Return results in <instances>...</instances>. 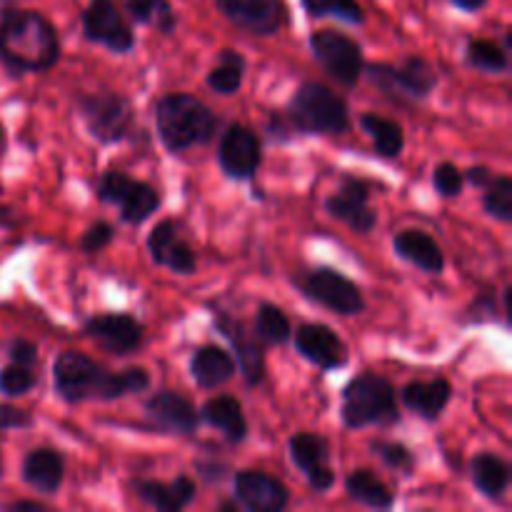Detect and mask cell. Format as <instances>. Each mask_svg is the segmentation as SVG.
<instances>
[{
    "label": "cell",
    "instance_id": "1",
    "mask_svg": "<svg viewBox=\"0 0 512 512\" xmlns=\"http://www.w3.org/2000/svg\"><path fill=\"white\" fill-rule=\"evenodd\" d=\"M58 30L35 10H10L0 20V60L10 75L43 73L58 63Z\"/></svg>",
    "mask_w": 512,
    "mask_h": 512
},
{
    "label": "cell",
    "instance_id": "2",
    "mask_svg": "<svg viewBox=\"0 0 512 512\" xmlns=\"http://www.w3.org/2000/svg\"><path fill=\"white\" fill-rule=\"evenodd\" d=\"M155 125L165 150L183 153L195 145L210 143L218 130V118L195 95L170 93L155 105Z\"/></svg>",
    "mask_w": 512,
    "mask_h": 512
},
{
    "label": "cell",
    "instance_id": "3",
    "mask_svg": "<svg viewBox=\"0 0 512 512\" xmlns=\"http://www.w3.org/2000/svg\"><path fill=\"white\" fill-rule=\"evenodd\" d=\"M340 415H343V425L350 430L398 423V393L388 378L363 373L350 380L345 388Z\"/></svg>",
    "mask_w": 512,
    "mask_h": 512
},
{
    "label": "cell",
    "instance_id": "4",
    "mask_svg": "<svg viewBox=\"0 0 512 512\" xmlns=\"http://www.w3.org/2000/svg\"><path fill=\"white\" fill-rule=\"evenodd\" d=\"M288 120L303 133L340 135L350 128V110L328 85L308 80L290 98Z\"/></svg>",
    "mask_w": 512,
    "mask_h": 512
},
{
    "label": "cell",
    "instance_id": "5",
    "mask_svg": "<svg viewBox=\"0 0 512 512\" xmlns=\"http://www.w3.org/2000/svg\"><path fill=\"white\" fill-rule=\"evenodd\" d=\"M53 378L55 390L65 403H83L90 398L103 400L108 370L100 368L93 358L78 353V350H65L55 358Z\"/></svg>",
    "mask_w": 512,
    "mask_h": 512
},
{
    "label": "cell",
    "instance_id": "6",
    "mask_svg": "<svg viewBox=\"0 0 512 512\" xmlns=\"http://www.w3.org/2000/svg\"><path fill=\"white\" fill-rule=\"evenodd\" d=\"M98 198L115 203L125 223H145L160 208V195L153 185L125 175L123 170H108L98 180Z\"/></svg>",
    "mask_w": 512,
    "mask_h": 512
},
{
    "label": "cell",
    "instance_id": "7",
    "mask_svg": "<svg viewBox=\"0 0 512 512\" xmlns=\"http://www.w3.org/2000/svg\"><path fill=\"white\" fill-rule=\"evenodd\" d=\"M370 83L378 85L383 93L390 95H405V98L423 100L438 85V73L433 65L420 55L405 58L403 65H388V63H370L365 65Z\"/></svg>",
    "mask_w": 512,
    "mask_h": 512
},
{
    "label": "cell",
    "instance_id": "8",
    "mask_svg": "<svg viewBox=\"0 0 512 512\" xmlns=\"http://www.w3.org/2000/svg\"><path fill=\"white\" fill-rule=\"evenodd\" d=\"M310 50L325 73L340 85H355L363 75V50L350 35L340 30H318L310 35Z\"/></svg>",
    "mask_w": 512,
    "mask_h": 512
},
{
    "label": "cell",
    "instance_id": "9",
    "mask_svg": "<svg viewBox=\"0 0 512 512\" xmlns=\"http://www.w3.org/2000/svg\"><path fill=\"white\" fill-rule=\"evenodd\" d=\"M298 285L305 293V298H310L313 303L323 305V308L333 310L338 315H358L365 310V300L358 285L333 268L308 270L298 280Z\"/></svg>",
    "mask_w": 512,
    "mask_h": 512
},
{
    "label": "cell",
    "instance_id": "10",
    "mask_svg": "<svg viewBox=\"0 0 512 512\" xmlns=\"http://www.w3.org/2000/svg\"><path fill=\"white\" fill-rule=\"evenodd\" d=\"M80 113H83L88 130L100 143H118L133 125V108H130L128 98L113 93V90L83 95Z\"/></svg>",
    "mask_w": 512,
    "mask_h": 512
},
{
    "label": "cell",
    "instance_id": "11",
    "mask_svg": "<svg viewBox=\"0 0 512 512\" xmlns=\"http://www.w3.org/2000/svg\"><path fill=\"white\" fill-rule=\"evenodd\" d=\"M83 33L90 43L103 45L110 53L123 55L135 48L133 30L113 0H90L83 13Z\"/></svg>",
    "mask_w": 512,
    "mask_h": 512
},
{
    "label": "cell",
    "instance_id": "12",
    "mask_svg": "<svg viewBox=\"0 0 512 512\" xmlns=\"http://www.w3.org/2000/svg\"><path fill=\"white\" fill-rule=\"evenodd\" d=\"M228 23L258 38L275 35L288 20L285 0H215Z\"/></svg>",
    "mask_w": 512,
    "mask_h": 512
},
{
    "label": "cell",
    "instance_id": "13",
    "mask_svg": "<svg viewBox=\"0 0 512 512\" xmlns=\"http://www.w3.org/2000/svg\"><path fill=\"white\" fill-rule=\"evenodd\" d=\"M260 160H263V145L258 133H253L248 125H230L218 148V163L223 173L233 180H248L260 168Z\"/></svg>",
    "mask_w": 512,
    "mask_h": 512
},
{
    "label": "cell",
    "instance_id": "14",
    "mask_svg": "<svg viewBox=\"0 0 512 512\" xmlns=\"http://www.w3.org/2000/svg\"><path fill=\"white\" fill-rule=\"evenodd\" d=\"M325 210L360 235L370 233L378 223V215L370 208V185L355 175H345L338 193L325 200Z\"/></svg>",
    "mask_w": 512,
    "mask_h": 512
},
{
    "label": "cell",
    "instance_id": "15",
    "mask_svg": "<svg viewBox=\"0 0 512 512\" xmlns=\"http://www.w3.org/2000/svg\"><path fill=\"white\" fill-rule=\"evenodd\" d=\"M290 460L295 468L308 478L315 493H328L335 483V470L330 468V445L328 440L315 433H298L288 443Z\"/></svg>",
    "mask_w": 512,
    "mask_h": 512
},
{
    "label": "cell",
    "instance_id": "16",
    "mask_svg": "<svg viewBox=\"0 0 512 512\" xmlns=\"http://www.w3.org/2000/svg\"><path fill=\"white\" fill-rule=\"evenodd\" d=\"M83 333L110 355H130L143 343V325L133 315L125 313L95 315V318L85 320Z\"/></svg>",
    "mask_w": 512,
    "mask_h": 512
},
{
    "label": "cell",
    "instance_id": "17",
    "mask_svg": "<svg viewBox=\"0 0 512 512\" xmlns=\"http://www.w3.org/2000/svg\"><path fill=\"white\" fill-rule=\"evenodd\" d=\"M145 415L160 433L170 435H195L198 430L200 413L188 398H183L175 390H160L145 400Z\"/></svg>",
    "mask_w": 512,
    "mask_h": 512
},
{
    "label": "cell",
    "instance_id": "18",
    "mask_svg": "<svg viewBox=\"0 0 512 512\" xmlns=\"http://www.w3.org/2000/svg\"><path fill=\"white\" fill-rule=\"evenodd\" d=\"M295 350L320 370H338L348 363V348L333 328L323 323H305L295 333Z\"/></svg>",
    "mask_w": 512,
    "mask_h": 512
},
{
    "label": "cell",
    "instance_id": "19",
    "mask_svg": "<svg viewBox=\"0 0 512 512\" xmlns=\"http://www.w3.org/2000/svg\"><path fill=\"white\" fill-rule=\"evenodd\" d=\"M235 498L253 512H280L288 508V488L263 470H243L235 475Z\"/></svg>",
    "mask_w": 512,
    "mask_h": 512
},
{
    "label": "cell",
    "instance_id": "20",
    "mask_svg": "<svg viewBox=\"0 0 512 512\" xmlns=\"http://www.w3.org/2000/svg\"><path fill=\"white\" fill-rule=\"evenodd\" d=\"M215 328L218 333L233 345V353L238 358L240 370L245 375V383L248 385H260V380L265 378V355L263 345H260V338L240 320L228 318V315H220L215 320Z\"/></svg>",
    "mask_w": 512,
    "mask_h": 512
},
{
    "label": "cell",
    "instance_id": "21",
    "mask_svg": "<svg viewBox=\"0 0 512 512\" xmlns=\"http://www.w3.org/2000/svg\"><path fill=\"white\" fill-rule=\"evenodd\" d=\"M148 253L155 265L173 270L178 275H190L198 268L195 250L180 238L178 225L173 220H163V223L155 225L153 233L148 235Z\"/></svg>",
    "mask_w": 512,
    "mask_h": 512
},
{
    "label": "cell",
    "instance_id": "22",
    "mask_svg": "<svg viewBox=\"0 0 512 512\" xmlns=\"http://www.w3.org/2000/svg\"><path fill=\"white\" fill-rule=\"evenodd\" d=\"M133 493L150 508L160 512H178L195 500V483L188 475H178L173 483L158 480H135Z\"/></svg>",
    "mask_w": 512,
    "mask_h": 512
},
{
    "label": "cell",
    "instance_id": "23",
    "mask_svg": "<svg viewBox=\"0 0 512 512\" xmlns=\"http://www.w3.org/2000/svg\"><path fill=\"white\" fill-rule=\"evenodd\" d=\"M65 460L53 448H35L23 460V480L40 495H55L63 485Z\"/></svg>",
    "mask_w": 512,
    "mask_h": 512
},
{
    "label": "cell",
    "instance_id": "24",
    "mask_svg": "<svg viewBox=\"0 0 512 512\" xmlns=\"http://www.w3.org/2000/svg\"><path fill=\"white\" fill-rule=\"evenodd\" d=\"M400 395H403V403L410 413L423 420H438L453 398V388L445 378L413 380V383L405 385Z\"/></svg>",
    "mask_w": 512,
    "mask_h": 512
},
{
    "label": "cell",
    "instance_id": "25",
    "mask_svg": "<svg viewBox=\"0 0 512 512\" xmlns=\"http://www.w3.org/2000/svg\"><path fill=\"white\" fill-rule=\"evenodd\" d=\"M393 248L400 258L413 263L415 268H420L423 273H430V275L443 273L445 268L443 250H440L438 240H435L433 235L423 233V230H403V233L395 235Z\"/></svg>",
    "mask_w": 512,
    "mask_h": 512
},
{
    "label": "cell",
    "instance_id": "26",
    "mask_svg": "<svg viewBox=\"0 0 512 512\" xmlns=\"http://www.w3.org/2000/svg\"><path fill=\"white\" fill-rule=\"evenodd\" d=\"M235 370H238V365H235L233 355L225 353L218 345H203V348L195 350L193 360H190V375L203 390L225 385L228 380H233Z\"/></svg>",
    "mask_w": 512,
    "mask_h": 512
},
{
    "label": "cell",
    "instance_id": "27",
    "mask_svg": "<svg viewBox=\"0 0 512 512\" xmlns=\"http://www.w3.org/2000/svg\"><path fill=\"white\" fill-rule=\"evenodd\" d=\"M200 418L210 425V428L220 430L230 443H240L248 438V423H245L243 408L230 395H215V398L205 400Z\"/></svg>",
    "mask_w": 512,
    "mask_h": 512
},
{
    "label": "cell",
    "instance_id": "28",
    "mask_svg": "<svg viewBox=\"0 0 512 512\" xmlns=\"http://www.w3.org/2000/svg\"><path fill=\"white\" fill-rule=\"evenodd\" d=\"M470 475H473V483L485 498L500 500L508 493L510 485V468L503 458H498L495 453H480L475 455L473 463H470Z\"/></svg>",
    "mask_w": 512,
    "mask_h": 512
},
{
    "label": "cell",
    "instance_id": "29",
    "mask_svg": "<svg viewBox=\"0 0 512 512\" xmlns=\"http://www.w3.org/2000/svg\"><path fill=\"white\" fill-rule=\"evenodd\" d=\"M345 493L355 500V503L365 505L373 510H388L393 508L395 493L373 473V470H355L345 478Z\"/></svg>",
    "mask_w": 512,
    "mask_h": 512
},
{
    "label": "cell",
    "instance_id": "30",
    "mask_svg": "<svg viewBox=\"0 0 512 512\" xmlns=\"http://www.w3.org/2000/svg\"><path fill=\"white\" fill-rule=\"evenodd\" d=\"M125 10L135 23L155 28L160 35H173L178 28V15L170 0H125Z\"/></svg>",
    "mask_w": 512,
    "mask_h": 512
},
{
    "label": "cell",
    "instance_id": "31",
    "mask_svg": "<svg viewBox=\"0 0 512 512\" xmlns=\"http://www.w3.org/2000/svg\"><path fill=\"white\" fill-rule=\"evenodd\" d=\"M360 125H363L365 133L370 135L378 155H383V158H398V155L403 153L405 135L403 128H400L395 120L383 118V115L378 113H365L363 118H360Z\"/></svg>",
    "mask_w": 512,
    "mask_h": 512
},
{
    "label": "cell",
    "instance_id": "32",
    "mask_svg": "<svg viewBox=\"0 0 512 512\" xmlns=\"http://www.w3.org/2000/svg\"><path fill=\"white\" fill-rule=\"evenodd\" d=\"M245 73V58L238 50H223L218 58V65L208 73L205 83L213 93L218 95H235L243 85Z\"/></svg>",
    "mask_w": 512,
    "mask_h": 512
},
{
    "label": "cell",
    "instance_id": "33",
    "mask_svg": "<svg viewBox=\"0 0 512 512\" xmlns=\"http://www.w3.org/2000/svg\"><path fill=\"white\" fill-rule=\"evenodd\" d=\"M465 63L483 73H505L510 65L508 50L498 45L495 40L475 38L465 45Z\"/></svg>",
    "mask_w": 512,
    "mask_h": 512
},
{
    "label": "cell",
    "instance_id": "34",
    "mask_svg": "<svg viewBox=\"0 0 512 512\" xmlns=\"http://www.w3.org/2000/svg\"><path fill=\"white\" fill-rule=\"evenodd\" d=\"M255 335L268 345H283L293 335V328H290L288 315L278 305L263 303L255 315Z\"/></svg>",
    "mask_w": 512,
    "mask_h": 512
},
{
    "label": "cell",
    "instance_id": "35",
    "mask_svg": "<svg viewBox=\"0 0 512 512\" xmlns=\"http://www.w3.org/2000/svg\"><path fill=\"white\" fill-rule=\"evenodd\" d=\"M310 18H338L343 23H365V13L355 0H300Z\"/></svg>",
    "mask_w": 512,
    "mask_h": 512
},
{
    "label": "cell",
    "instance_id": "36",
    "mask_svg": "<svg viewBox=\"0 0 512 512\" xmlns=\"http://www.w3.org/2000/svg\"><path fill=\"white\" fill-rule=\"evenodd\" d=\"M150 385V375L145 368H125L120 373H110L105 378V388H103V400H118L125 398V395H135L148 390Z\"/></svg>",
    "mask_w": 512,
    "mask_h": 512
},
{
    "label": "cell",
    "instance_id": "37",
    "mask_svg": "<svg viewBox=\"0 0 512 512\" xmlns=\"http://www.w3.org/2000/svg\"><path fill=\"white\" fill-rule=\"evenodd\" d=\"M483 205L488 210V215H493L500 223H510L512 220V180L508 175H500V178L490 180V185H485Z\"/></svg>",
    "mask_w": 512,
    "mask_h": 512
},
{
    "label": "cell",
    "instance_id": "38",
    "mask_svg": "<svg viewBox=\"0 0 512 512\" xmlns=\"http://www.w3.org/2000/svg\"><path fill=\"white\" fill-rule=\"evenodd\" d=\"M35 383H38V378H35V373L28 365L10 363L0 370V393L8 395V398H20V395L28 393Z\"/></svg>",
    "mask_w": 512,
    "mask_h": 512
},
{
    "label": "cell",
    "instance_id": "39",
    "mask_svg": "<svg viewBox=\"0 0 512 512\" xmlns=\"http://www.w3.org/2000/svg\"><path fill=\"white\" fill-rule=\"evenodd\" d=\"M370 450L388 465L390 470H398V473H413L415 468V455L405 448L403 443H388V440H373Z\"/></svg>",
    "mask_w": 512,
    "mask_h": 512
},
{
    "label": "cell",
    "instance_id": "40",
    "mask_svg": "<svg viewBox=\"0 0 512 512\" xmlns=\"http://www.w3.org/2000/svg\"><path fill=\"white\" fill-rule=\"evenodd\" d=\"M433 185L443 198H458L463 193L465 178L455 163H440L433 173Z\"/></svg>",
    "mask_w": 512,
    "mask_h": 512
},
{
    "label": "cell",
    "instance_id": "41",
    "mask_svg": "<svg viewBox=\"0 0 512 512\" xmlns=\"http://www.w3.org/2000/svg\"><path fill=\"white\" fill-rule=\"evenodd\" d=\"M113 238H115L113 225L105 223V220H98V223H93L88 230H85L83 240H80V248L90 255L100 253V250H105L110 243H113Z\"/></svg>",
    "mask_w": 512,
    "mask_h": 512
},
{
    "label": "cell",
    "instance_id": "42",
    "mask_svg": "<svg viewBox=\"0 0 512 512\" xmlns=\"http://www.w3.org/2000/svg\"><path fill=\"white\" fill-rule=\"evenodd\" d=\"M33 425V415L15 405L0 403V430H23Z\"/></svg>",
    "mask_w": 512,
    "mask_h": 512
},
{
    "label": "cell",
    "instance_id": "43",
    "mask_svg": "<svg viewBox=\"0 0 512 512\" xmlns=\"http://www.w3.org/2000/svg\"><path fill=\"white\" fill-rule=\"evenodd\" d=\"M8 358L10 363L28 365L30 368V365H35V360H38V348H35L33 343H28V340L18 338L8 345Z\"/></svg>",
    "mask_w": 512,
    "mask_h": 512
},
{
    "label": "cell",
    "instance_id": "44",
    "mask_svg": "<svg viewBox=\"0 0 512 512\" xmlns=\"http://www.w3.org/2000/svg\"><path fill=\"white\" fill-rule=\"evenodd\" d=\"M463 178L468 180V183H473L475 188H485V185H490V180H493L495 175L490 173L485 165H475V168H470L468 175H463Z\"/></svg>",
    "mask_w": 512,
    "mask_h": 512
},
{
    "label": "cell",
    "instance_id": "45",
    "mask_svg": "<svg viewBox=\"0 0 512 512\" xmlns=\"http://www.w3.org/2000/svg\"><path fill=\"white\" fill-rule=\"evenodd\" d=\"M8 510H30V512H45V505L35 503V500H18V503L8 505Z\"/></svg>",
    "mask_w": 512,
    "mask_h": 512
},
{
    "label": "cell",
    "instance_id": "46",
    "mask_svg": "<svg viewBox=\"0 0 512 512\" xmlns=\"http://www.w3.org/2000/svg\"><path fill=\"white\" fill-rule=\"evenodd\" d=\"M450 3L458 5L460 10H468V13H473V10L483 8V5L488 3V0H450Z\"/></svg>",
    "mask_w": 512,
    "mask_h": 512
},
{
    "label": "cell",
    "instance_id": "47",
    "mask_svg": "<svg viewBox=\"0 0 512 512\" xmlns=\"http://www.w3.org/2000/svg\"><path fill=\"white\" fill-rule=\"evenodd\" d=\"M10 215H13V210L10 208H0V225H10Z\"/></svg>",
    "mask_w": 512,
    "mask_h": 512
},
{
    "label": "cell",
    "instance_id": "48",
    "mask_svg": "<svg viewBox=\"0 0 512 512\" xmlns=\"http://www.w3.org/2000/svg\"><path fill=\"white\" fill-rule=\"evenodd\" d=\"M0 145H3V128H0Z\"/></svg>",
    "mask_w": 512,
    "mask_h": 512
}]
</instances>
